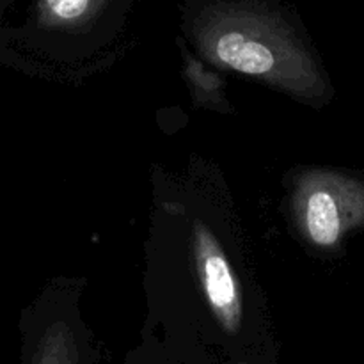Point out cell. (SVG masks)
I'll use <instances>...</instances> for the list:
<instances>
[{
	"label": "cell",
	"mask_w": 364,
	"mask_h": 364,
	"mask_svg": "<svg viewBox=\"0 0 364 364\" xmlns=\"http://www.w3.org/2000/svg\"><path fill=\"white\" fill-rule=\"evenodd\" d=\"M13 2H14V0H0V9L6 11L7 7H9Z\"/></svg>",
	"instance_id": "6"
},
{
	"label": "cell",
	"mask_w": 364,
	"mask_h": 364,
	"mask_svg": "<svg viewBox=\"0 0 364 364\" xmlns=\"http://www.w3.org/2000/svg\"><path fill=\"white\" fill-rule=\"evenodd\" d=\"M194 259L210 309L228 333H237L242 322L238 279L217 238L203 224L194 226Z\"/></svg>",
	"instance_id": "4"
},
{
	"label": "cell",
	"mask_w": 364,
	"mask_h": 364,
	"mask_svg": "<svg viewBox=\"0 0 364 364\" xmlns=\"http://www.w3.org/2000/svg\"><path fill=\"white\" fill-rule=\"evenodd\" d=\"M135 0H34L13 34L34 48L64 55L91 52L112 41Z\"/></svg>",
	"instance_id": "2"
},
{
	"label": "cell",
	"mask_w": 364,
	"mask_h": 364,
	"mask_svg": "<svg viewBox=\"0 0 364 364\" xmlns=\"http://www.w3.org/2000/svg\"><path fill=\"white\" fill-rule=\"evenodd\" d=\"M32 364H77V350L66 334H50L36 352Z\"/></svg>",
	"instance_id": "5"
},
{
	"label": "cell",
	"mask_w": 364,
	"mask_h": 364,
	"mask_svg": "<svg viewBox=\"0 0 364 364\" xmlns=\"http://www.w3.org/2000/svg\"><path fill=\"white\" fill-rule=\"evenodd\" d=\"M299 226L311 244L329 249L364 226V183L336 173H311L294 198Z\"/></svg>",
	"instance_id": "3"
},
{
	"label": "cell",
	"mask_w": 364,
	"mask_h": 364,
	"mask_svg": "<svg viewBox=\"0 0 364 364\" xmlns=\"http://www.w3.org/2000/svg\"><path fill=\"white\" fill-rule=\"evenodd\" d=\"M180 11L185 38L210 63L302 98L323 92L315 48L287 0H185Z\"/></svg>",
	"instance_id": "1"
}]
</instances>
